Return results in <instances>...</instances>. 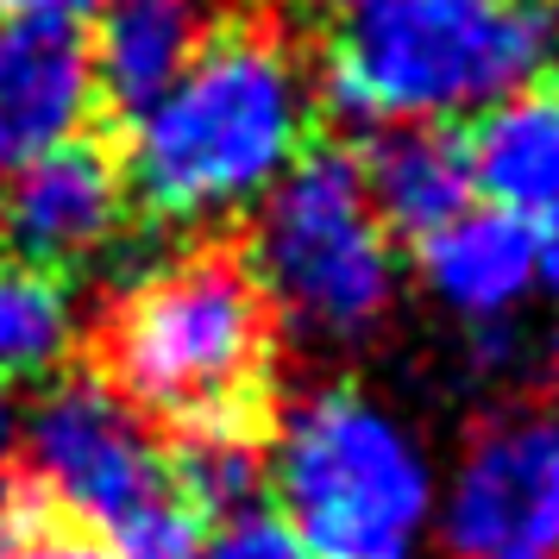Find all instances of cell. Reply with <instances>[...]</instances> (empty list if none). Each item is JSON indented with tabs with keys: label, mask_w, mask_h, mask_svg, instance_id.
<instances>
[{
	"label": "cell",
	"mask_w": 559,
	"mask_h": 559,
	"mask_svg": "<svg viewBox=\"0 0 559 559\" xmlns=\"http://www.w3.org/2000/svg\"><path fill=\"white\" fill-rule=\"evenodd\" d=\"M421 277L433 283L440 302H453L472 321H497L534 277H540V233L522 227L503 207H465L459 221H447L440 233H428L421 246Z\"/></svg>",
	"instance_id": "obj_13"
},
{
	"label": "cell",
	"mask_w": 559,
	"mask_h": 559,
	"mask_svg": "<svg viewBox=\"0 0 559 559\" xmlns=\"http://www.w3.org/2000/svg\"><path fill=\"white\" fill-rule=\"evenodd\" d=\"M321 139V76L289 0H214L195 57L120 139L132 221L195 233L264 202Z\"/></svg>",
	"instance_id": "obj_1"
},
{
	"label": "cell",
	"mask_w": 559,
	"mask_h": 559,
	"mask_svg": "<svg viewBox=\"0 0 559 559\" xmlns=\"http://www.w3.org/2000/svg\"><path fill=\"white\" fill-rule=\"evenodd\" d=\"M346 7H358V0H289V13H296V20H321V13H328V20H340V13H346Z\"/></svg>",
	"instance_id": "obj_19"
},
{
	"label": "cell",
	"mask_w": 559,
	"mask_h": 559,
	"mask_svg": "<svg viewBox=\"0 0 559 559\" xmlns=\"http://www.w3.org/2000/svg\"><path fill=\"white\" fill-rule=\"evenodd\" d=\"M540 283H547V289L559 296V227L540 239Z\"/></svg>",
	"instance_id": "obj_18"
},
{
	"label": "cell",
	"mask_w": 559,
	"mask_h": 559,
	"mask_svg": "<svg viewBox=\"0 0 559 559\" xmlns=\"http://www.w3.org/2000/svg\"><path fill=\"white\" fill-rule=\"evenodd\" d=\"M88 32L76 20L0 26V177L88 127Z\"/></svg>",
	"instance_id": "obj_9"
},
{
	"label": "cell",
	"mask_w": 559,
	"mask_h": 559,
	"mask_svg": "<svg viewBox=\"0 0 559 559\" xmlns=\"http://www.w3.org/2000/svg\"><path fill=\"white\" fill-rule=\"evenodd\" d=\"M70 346H76L70 277L0 246V396L20 383H51L70 365Z\"/></svg>",
	"instance_id": "obj_14"
},
{
	"label": "cell",
	"mask_w": 559,
	"mask_h": 559,
	"mask_svg": "<svg viewBox=\"0 0 559 559\" xmlns=\"http://www.w3.org/2000/svg\"><path fill=\"white\" fill-rule=\"evenodd\" d=\"M277 333V308L233 233L139 271L102 308L82 365L157 440L271 447L283 421Z\"/></svg>",
	"instance_id": "obj_2"
},
{
	"label": "cell",
	"mask_w": 559,
	"mask_h": 559,
	"mask_svg": "<svg viewBox=\"0 0 559 559\" xmlns=\"http://www.w3.org/2000/svg\"><path fill=\"white\" fill-rule=\"evenodd\" d=\"M353 157L365 202L390 233V246H421L472 202L465 120H396V127H378L365 145H353Z\"/></svg>",
	"instance_id": "obj_11"
},
{
	"label": "cell",
	"mask_w": 559,
	"mask_h": 559,
	"mask_svg": "<svg viewBox=\"0 0 559 559\" xmlns=\"http://www.w3.org/2000/svg\"><path fill=\"white\" fill-rule=\"evenodd\" d=\"M472 189L490 195V207L515 214L522 227H559V82H528L503 102H490L465 127Z\"/></svg>",
	"instance_id": "obj_12"
},
{
	"label": "cell",
	"mask_w": 559,
	"mask_h": 559,
	"mask_svg": "<svg viewBox=\"0 0 559 559\" xmlns=\"http://www.w3.org/2000/svg\"><path fill=\"white\" fill-rule=\"evenodd\" d=\"M20 490H26V509H20V528L7 534L0 559H120L107 534H95L76 515H63L45 490H32L26 478H20Z\"/></svg>",
	"instance_id": "obj_15"
},
{
	"label": "cell",
	"mask_w": 559,
	"mask_h": 559,
	"mask_svg": "<svg viewBox=\"0 0 559 559\" xmlns=\"http://www.w3.org/2000/svg\"><path fill=\"white\" fill-rule=\"evenodd\" d=\"M447 559H559V396H528L465 433L440 509Z\"/></svg>",
	"instance_id": "obj_7"
},
{
	"label": "cell",
	"mask_w": 559,
	"mask_h": 559,
	"mask_svg": "<svg viewBox=\"0 0 559 559\" xmlns=\"http://www.w3.org/2000/svg\"><path fill=\"white\" fill-rule=\"evenodd\" d=\"M132 227V189L120 139L102 127H76L20 164L0 189V246L26 264L70 277L107 258Z\"/></svg>",
	"instance_id": "obj_8"
},
{
	"label": "cell",
	"mask_w": 559,
	"mask_h": 559,
	"mask_svg": "<svg viewBox=\"0 0 559 559\" xmlns=\"http://www.w3.org/2000/svg\"><path fill=\"white\" fill-rule=\"evenodd\" d=\"M433 484L390 415L353 383L283 408L271 440V509L308 559H408Z\"/></svg>",
	"instance_id": "obj_4"
},
{
	"label": "cell",
	"mask_w": 559,
	"mask_h": 559,
	"mask_svg": "<svg viewBox=\"0 0 559 559\" xmlns=\"http://www.w3.org/2000/svg\"><path fill=\"white\" fill-rule=\"evenodd\" d=\"M547 383H554V396H559V333H554V346H547Z\"/></svg>",
	"instance_id": "obj_20"
},
{
	"label": "cell",
	"mask_w": 559,
	"mask_h": 559,
	"mask_svg": "<svg viewBox=\"0 0 559 559\" xmlns=\"http://www.w3.org/2000/svg\"><path fill=\"white\" fill-rule=\"evenodd\" d=\"M534 7H554V0H534Z\"/></svg>",
	"instance_id": "obj_21"
},
{
	"label": "cell",
	"mask_w": 559,
	"mask_h": 559,
	"mask_svg": "<svg viewBox=\"0 0 559 559\" xmlns=\"http://www.w3.org/2000/svg\"><path fill=\"white\" fill-rule=\"evenodd\" d=\"M13 472L107 540L177 497L170 447L127 403H114L88 365H63L38 390L26 433H13Z\"/></svg>",
	"instance_id": "obj_6"
},
{
	"label": "cell",
	"mask_w": 559,
	"mask_h": 559,
	"mask_svg": "<svg viewBox=\"0 0 559 559\" xmlns=\"http://www.w3.org/2000/svg\"><path fill=\"white\" fill-rule=\"evenodd\" d=\"M214 0H107L102 26L88 32V127L127 139V127L182 76L195 57Z\"/></svg>",
	"instance_id": "obj_10"
},
{
	"label": "cell",
	"mask_w": 559,
	"mask_h": 559,
	"mask_svg": "<svg viewBox=\"0 0 559 559\" xmlns=\"http://www.w3.org/2000/svg\"><path fill=\"white\" fill-rule=\"evenodd\" d=\"M189 559H308V554H302V540L283 528L277 509H258V515H246V522L214 528Z\"/></svg>",
	"instance_id": "obj_16"
},
{
	"label": "cell",
	"mask_w": 559,
	"mask_h": 559,
	"mask_svg": "<svg viewBox=\"0 0 559 559\" xmlns=\"http://www.w3.org/2000/svg\"><path fill=\"white\" fill-rule=\"evenodd\" d=\"M264 296L308 340L353 346L390 314L396 246L365 202L358 157L340 139H314L264 195L258 227L239 233Z\"/></svg>",
	"instance_id": "obj_5"
},
{
	"label": "cell",
	"mask_w": 559,
	"mask_h": 559,
	"mask_svg": "<svg viewBox=\"0 0 559 559\" xmlns=\"http://www.w3.org/2000/svg\"><path fill=\"white\" fill-rule=\"evenodd\" d=\"M547 51L534 0H358L314 38V76L353 120H459L540 82Z\"/></svg>",
	"instance_id": "obj_3"
},
{
	"label": "cell",
	"mask_w": 559,
	"mask_h": 559,
	"mask_svg": "<svg viewBox=\"0 0 559 559\" xmlns=\"http://www.w3.org/2000/svg\"><path fill=\"white\" fill-rule=\"evenodd\" d=\"M88 7H102V0H0V26H13V20H82Z\"/></svg>",
	"instance_id": "obj_17"
}]
</instances>
